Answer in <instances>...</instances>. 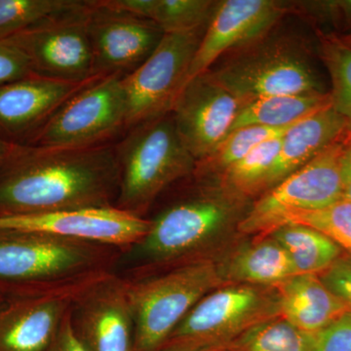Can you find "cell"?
<instances>
[{
	"mask_svg": "<svg viewBox=\"0 0 351 351\" xmlns=\"http://www.w3.org/2000/svg\"><path fill=\"white\" fill-rule=\"evenodd\" d=\"M230 351H313V334L301 331L278 316L233 339Z\"/></svg>",
	"mask_w": 351,
	"mask_h": 351,
	"instance_id": "4316f807",
	"label": "cell"
},
{
	"mask_svg": "<svg viewBox=\"0 0 351 351\" xmlns=\"http://www.w3.org/2000/svg\"><path fill=\"white\" fill-rule=\"evenodd\" d=\"M339 36V34H338ZM341 38V40L343 41L348 46V47L351 48V34L350 36H339Z\"/></svg>",
	"mask_w": 351,
	"mask_h": 351,
	"instance_id": "f35d334b",
	"label": "cell"
},
{
	"mask_svg": "<svg viewBox=\"0 0 351 351\" xmlns=\"http://www.w3.org/2000/svg\"><path fill=\"white\" fill-rule=\"evenodd\" d=\"M295 5L299 7L300 12L331 23L341 32L339 36H350L351 0L297 2Z\"/></svg>",
	"mask_w": 351,
	"mask_h": 351,
	"instance_id": "4dcf8cb0",
	"label": "cell"
},
{
	"mask_svg": "<svg viewBox=\"0 0 351 351\" xmlns=\"http://www.w3.org/2000/svg\"><path fill=\"white\" fill-rule=\"evenodd\" d=\"M88 34L96 76H126L144 63L163 38L152 21L108 10L92 1Z\"/></svg>",
	"mask_w": 351,
	"mask_h": 351,
	"instance_id": "2e32d148",
	"label": "cell"
},
{
	"mask_svg": "<svg viewBox=\"0 0 351 351\" xmlns=\"http://www.w3.org/2000/svg\"><path fill=\"white\" fill-rule=\"evenodd\" d=\"M106 274L49 292L6 299L0 306V351L47 350L77 295Z\"/></svg>",
	"mask_w": 351,
	"mask_h": 351,
	"instance_id": "e0dca14e",
	"label": "cell"
},
{
	"mask_svg": "<svg viewBox=\"0 0 351 351\" xmlns=\"http://www.w3.org/2000/svg\"><path fill=\"white\" fill-rule=\"evenodd\" d=\"M248 201L214 184H203L195 197L164 210L151 221L138 247L147 260L171 263L195 260L196 254L211 246L235 228L248 211Z\"/></svg>",
	"mask_w": 351,
	"mask_h": 351,
	"instance_id": "5b68a950",
	"label": "cell"
},
{
	"mask_svg": "<svg viewBox=\"0 0 351 351\" xmlns=\"http://www.w3.org/2000/svg\"><path fill=\"white\" fill-rule=\"evenodd\" d=\"M278 316L276 288L225 284L202 298L167 341L228 343L251 328Z\"/></svg>",
	"mask_w": 351,
	"mask_h": 351,
	"instance_id": "30bf717a",
	"label": "cell"
},
{
	"mask_svg": "<svg viewBox=\"0 0 351 351\" xmlns=\"http://www.w3.org/2000/svg\"><path fill=\"white\" fill-rule=\"evenodd\" d=\"M350 128L351 122L332 107L291 127L284 134L280 149L265 180L263 193L301 169Z\"/></svg>",
	"mask_w": 351,
	"mask_h": 351,
	"instance_id": "d6986e66",
	"label": "cell"
},
{
	"mask_svg": "<svg viewBox=\"0 0 351 351\" xmlns=\"http://www.w3.org/2000/svg\"><path fill=\"white\" fill-rule=\"evenodd\" d=\"M217 1L156 0L151 21L164 34L195 31L206 27Z\"/></svg>",
	"mask_w": 351,
	"mask_h": 351,
	"instance_id": "f1b7e54d",
	"label": "cell"
},
{
	"mask_svg": "<svg viewBox=\"0 0 351 351\" xmlns=\"http://www.w3.org/2000/svg\"><path fill=\"white\" fill-rule=\"evenodd\" d=\"M283 136L284 134L258 145L213 181L202 184H214L247 201L258 197L263 193L265 180L280 149Z\"/></svg>",
	"mask_w": 351,
	"mask_h": 351,
	"instance_id": "cb8c5ba5",
	"label": "cell"
},
{
	"mask_svg": "<svg viewBox=\"0 0 351 351\" xmlns=\"http://www.w3.org/2000/svg\"><path fill=\"white\" fill-rule=\"evenodd\" d=\"M321 60L329 71L332 108L351 122V48L337 34L318 32Z\"/></svg>",
	"mask_w": 351,
	"mask_h": 351,
	"instance_id": "83f0119b",
	"label": "cell"
},
{
	"mask_svg": "<svg viewBox=\"0 0 351 351\" xmlns=\"http://www.w3.org/2000/svg\"><path fill=\"white\" fill-rule=\"evenodd\" d=\"M151 351H230L228 343H206L193 341H167Z\"/></svg>",
	"mask_w": 351,
	"mask_h": 351,
	"instance_id": "d590c367",
	"label": "cell"
},
{
	"mask_svg": "<svg viewBox=\"0 0 351 351\" xmlns=\"http://www.w3.org/2000/svg\"><path fill=\"white\" fill-rule=\"evenodd\" d=\"M269 235L287 252L298 274L320 276L345 254L324 233L299 223L284 225Z\"/></svg>",
	"mask_w": 351,
	"mask_h": 351,
	"instance_id": "603a6c76",
	"label": "cell"
},
{
	"mask_svg": "<svg viewBox=\"0 0 351 351\" xmlns=\"http://www.w3.org/2000/svg\"><path fill=\"white\" fill-rule=\"evenodd\" d=\"M121 75L101 76L71 97L27 145L83 149L104 145L126 125Z\"/></svg>",
	"mask_w": 351,
	"mask_h": 351,
	"instance_id": "ba28073f",
	"label": "cell"
},
{
	"mask_svg": "<svg viewBox=\"0 0 351 351\" xmlns=\"http://www.w3.org/2000/svg\"><path fill=\"white\" fill-rule=\"evenodd\" d=\"M274 288L279 316L301 331H319L350 311L317 274H295Z\"/></svg>",
	"mask_w": 351,
	"mask_h": 351,
	"instance_id": "ffe728a7",
	"label": "cell"
},
{
	"mask_svg": "<svg viewBox=\"0 0 351 351\" xmlns=\"http://www.w3.org/2000/svg\"><path fill=\"white\" fill-rule=\"evenodd\" d=\"M341 180L343 199L351 201V130L348 134L345 151L341 157Z\"/></svg>",
	"mask_w": 351,
	"mask_h": 351,
	"instance_id": "8d00e7d4",
	"label": "cell"
},
{
	"mask_svg": "<svg viewBox=\"0 0 351 351\" xmlns=\"http://www.w3.org/2000/svg\"><path fill=\"white\" fill-rule=\"evenodd\" d=\"M290 12L292 2L279 0L217 1L193 57L188 82L206 73L226 53L269 36Z\"/></svg>",
	"mask_w": 351,
	"mask_h": 351,
	"instance_id": "4fadbf2b",
	"label": "cell"
},
{
	"mask_svg": "<svg viewBox=\"0 0 351 351\" xmlns=\"http://www.w3.org/2000/svg\"><path fill=\"white\" fill-rule=\"evenodd\" d=\"M119 251L41 233L0 232V295L40 294L105 274Z\"/></svg>",
	"mask_w": 351,
	"mask_h": 351,
	"instance_id": "7a4b0ae2",
	"label": "cell"
},
{
	"mask_svg": "<svg viewBox=\"0 0 351 351\" xmlns=\"http://www.w3.org/2000/svg\"><path fill=\"white\" fill-rule=\"evenodd\" d=\"M243 104L207 73L189 80L172 108L176 129L195 161L226 137Z\"/></svg>",
	"mask_w": 351,
	"mask_h": 351,
	"instance_id": "9a60e30c",
	"label": "cell"
},
{
	"mask_svg": "<svg viewBox=\"0 0 351 351\" xmlns=\"http://www.w3.org/2000/svg\"><path fill=\"white\" fill-rule=\"evenodd\" d=\"M83 0H0V40L82 8Z\"/></svg>",
	"mask_w": 351,
	"mask_h": 351,
	"instance_id": "484cf974",
	"label": "cell"
},
{
	"mask_svg": "<svg viewBox=\"0 0 351 351\" xmlns=\"http://www.w3.org/2000/svg\"><path fill=\"white\" fill-rule=\"evenodd\" d=\"M45 351H87L76 336L71 320V311L64 319L56 338Z\"/></svg>",
	"mask_w": 351,
	"mask_h": 351,
	"instance_id": "e575fe53",
	"label": "cell"
},
{
	"mask_svg": "<svg viewBox=\"0 0 351 351\" xmlns=\"http://www.w3.org/2000/svg\"><path fill=\"white\" fill-rule=\"evenodd\" d=\"M204 31L201 27L195 31L164 34L144 63L122 77L127 127L172 112L188 82L189 69Z\"/></svg>",
	"mask_w": 351,
	"mask_h": 351,
	"instance_id": "9c48e42d",
	"label": "cell"
},
{
	"mask_svg": "<svg viewBox=\"0 0 351 351\" xmlns=\"http://www.w3.org/2000/svg\"><path fill=\"white\" fill-rule=\"evenodd\" d=\"M6 298H4L3 295H0V306L3 304L4 301H5Z\"/></svg>",
	"mask_w": 351,
	"mask_h": 351,
	"instance_id": "ab89813d",
	"label": "cell"
},
{
	"mask_svg": "<svg viewBox=\"0 0 351 351\" xmlns=\"http://www.w3.org/2000/svg\"><path fill=\"white\" fill-rule=\"evenodd\" d=\"M292 126H249L230 132L207 156L196 161L193 175L201 182L213 181L258 145L283 135Z\"/></svg>",
	"mask_w": 351,
	"mask_h": 351,
	"instance_id": "d4e9b609",
	"label": "cell"
},
{
	"mask_svg": "<svg viewBox=\"0 0 351 351\" xmlns=\"http://www.w3.org/2000/svg\"><path fill=\"white\" fill-rule=\"evenodd\" d=\"M115 147L19 145L0 165V217L115 207Z\"/></svg>",
	"mask_w": 351,
	"mask_h": 351,
	"instance_id": "6da1fadb",
	"label": "cell"
},
{
	"mask_svg": "<svg viewBox=\"0 0 351 351\" xmlns=\"http://www.w3.org/2000/svg\"><path fill=\"white\" fill-rule=\"evenodd\" d=\"M331 107L330 92L267 97L243 106L230 132L249 126H292Z\"/></svg>",
	"mask_w": 351,
	"mask_h": 351,
	"instance_id": "7402d4cb",
	"label": "cell"
},
{
	"mask_svg": "<svg viewBox=\"0 0 351 351\" xmlns=\"http://www.w3.org/2000/svg\"><path fill=\"white\" fill-rule=\"evenodd\" d=\"M92 0L82 8L58 16L4 39L27 58L32 73L61 82L82 83L95 77L88 34Z\"/></svg>",
	"mask_w": 351,
	"mask_h": 351,
	"instance_id": "8fae6325",
	"label": "cell"
},
{
	"mask_svg": "<svg viewBox=\"0 0 351 351\" xmlns=\"http://www.w3.org/2000/svg\"><path fill=\"white\" fill-rule=\"evenodd\" d=\"M115 152L120 172L115 207L143 218L164 189L195 168L171 112L132 127Z\"/></svg>",
	"mask_w": 351,
	"mask_h": 351,
	"instance_id": "3957f363",
	"label": "cell"
},
{
	"mask_svg": "<svg viewBox=\"0 0 351 351\" xmlns=\"http://www.w3.org/2000/svg\"><path fill=\"white\" fill-rule=\"evenodd\" d=\"M288 223H299L324 233L351 255V201L341 199L322 209L298 212L284 225Z\"/></svg>",
	"mask_w": 351,
	"mask_h": 351,
	"instance_id": "f546056e",
	"label": "cell"
},
{
	"mask_svg": "<svg viewBox=\"0 0 351 351\" xmlns=\"http://www.w3.org/2000/svg\"><path fill=\"white\" fill-rule=\"evenodd\" d=\"M206 73L243 106L267 97L326 92L306 46L289 36L269 34L232 51L228 59Z\"/></svg>",
	"mask_w": 351,
	"mask_h": 351,
	"instance_id": "277c9868",
	"label": "cell"
},
{
	"mask_svg": "<svg viewBox=\"0 0 351 351\" xmlns=\"http://www.w3.org/2000/svg\"><path fill=\"white\" fill-rule=\"evenodd\" d=\"M319 276L325 285L351 311V255L343 254Z\"/></svg>",
	"mask_w": 351,
	"mask_h": 351,
	"instance_id": "836d02e7",
	"label": "cell"
},
{
	"mask_svg": "<svg viewBox=\"0 0 351 351\" xmlns=\"http://www.w3.org/2000/svg\"><path fill=\"white\" fill-rule=\"evenodd\" d=\"M256 237L223 263H217L223 282L276 287L298 274L287 252L276 239L270 235Z\"/></svg>",
	"mask_w": 351,
	"mask_h": 351,
	"instance_id": "44dd1931",
	"label": "cell"
},
{
	"mask_svg": "<svg viewBox=\"0 0 351 351\" xmlns=\"http://www.w3.org/2000/svg\"><path fill=\"white\" fill-rule=\"evenodd\" d=\"M218 263L199 258L152 277L127 280L135 323V351L163 345L202 298L225 285Z\"/></svg>",
	"mask_w": 351,
	"mask_h": 351,
	"instance_id": "8992f818",
	"label": "cell"
},
{
	"mask_svg": "<svg viewBox=\"0 0 351 351\" xmlns=\"http://www.w3.org/2000/svg\"><path fill=\"white\" fill-rule=\"evenodd\" d=\"M99 77L75 83L31 75L0 85V138L29 145L66 101Z\"/></svg>",
	"mask_w": 351,
	"mask_h": 351,
	"instance_id": "ac0fdd59",
	"label": "cell"
},
{
	"mask_svg": "<svg viewBox=\"0 0 351 351\" xmlns=\"http://www.w3.org/2000/svg\"><path fill=\"white\" fill-rule=\"evenodd\" d=\"M34 75L25 55L5 41L0 40V85Z\"/></svg>",
	"mask_w": 351,
	"mask_h": 351,
	"instance_id": "d6a6232c",
	"label": "cell"
},
{
	"mask_svg": "<svg viewBox=\"0 0 351 351\" xmlns=\"http://www.w3.org/2000/svg\"><path fill=\"white\" fill-rule=\"evenodd\" d=\"M18 147L19 145L9 144L0 138V165L12 156Z\"/></svg>",
	"mask_w": 351,
	"mask_h": 351,
	"instance_id": "74e56055",
	"label": "cell"
},
{
	"mask_svg": "<svg viewBox=\"0 0 351 351\" xmlns=\"http://www.w3.org/2000/svg\"><path fill=\"white\" fill-rule=\"evenodd\" d=\"M350 130L301 169L288 176L252 203L237 232L265 237L291 215L313 211L343 199L341 157Z\"/></svg>",
	"mask_w": 351,
	"mask_h": 351,
	"instance_id": "52a82bcc",
	"label": "cell"
},
{
	"mask_svg": "<svg viewBox=\"0 0 351 351\" xmlns=\"http://www.w3.org/2000/svg\"><path fill=\"white\" fill-rule=\"evenodd\" d=\"M151 221L117 207L0 217V232H31L133 248L149 232Z\"/></svg>",
	"mask_w": 351,
	"mask_h": 351,
	"instance_id": "7c38bea8",
	"label": "cell"
},
{
	"mask_svg": "<svg viewBox=\"0 0 351 351\" xmlns=\"http://www.w3.org/2000/svg\"><path fill=\"white\" fill-rule=\"evenodd\" d=\"M313 334V351H351V311Z\"/></svg>",
	"mask_w": 351,
	"mask_h": 351,
	"instance_id": "1f68e13d",
	"label": "cell"
},
{
	"mask_svg": "<svg viewBox=\"0 0 351 351\" xmlns=\"http://www.w3.org/2000/svg\"><path fill=\"white\" fill-rule=\"evenodd\" d=\"M71 320L87 351H135V323L127 280L108 272L75 298Z\"/></svg>",
	"mask_w": 351,
	"mask_h": 351,
	"instance_id": "5bb4252c",
	"label": "cell"
}]
</instances>
